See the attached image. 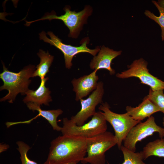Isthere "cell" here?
<instances>
[{
  "mask_svg": "<svg viewBox=\"0 0 164 164\" xmlns=\"http://www.w3.org/2000/svg\"><path fill=\"white\" fill-rule=\"evenodd\" d=\"M97 71L94 70L90 74L72 80L71 83L73 87V90L75 93L76 101L86 97L97 88L99 79L96 74Z\"/></svg>",
  "mask_w": 164,
  "mask_h": 164,
  "instance_id": "8fae6325",
  "label": "cell"
},
{
  "mask_svg": "<svg viewBox=\"0 0 164 164\" xmlns=\"http://www.w3.org/2000/svg\"><path fill=\"white\" fill-rule=\"evenodd\" d=\"M64 10L65 13L60 16H57L52 11L50 13L46 14L42 18L36 20L29 22L26 21V25L29 26L34 22L46 19L50 21L54 19H60L63 21L69 29V36L77 38L83 25L86 23L88 17L92 14V9L90 6H87L83 10L78 12L71 11L67 7H65Z\"/></svg>",
  "mask_w": 164,
  "mask_h": 164,
  "instance_id": "5b68a950",
  "label": "cell"
},
{
  "mask_svg": "<svg viewBox=\"0 0 164 164\" xmlns=\"http://www.w3.org/2000/svg\"><path fill=\"white\" fill-rule=\"evenodd\" d=\"M147 62L142 58L135 60L128 69L116 74L117 77L125 79L131 77L138 78L141 83L149 86L153 91L164 90V82L151 74L147 67Z\"/></svg>",
  "mask_w": 164,
  "mask_h": 164,
  "instance_id": "52a82bcc",
  "label": "cell"
},
{
  "mask_svg": "<svg viewBox=\"0 0 164 164\" xmlns=\"http://www.w3.org/2000/svg\"><path fill=\"white\" fill-rule=\"evenodd\" d=\"M3 70L0 74V78L3 84L0 87V89L1 91L7 90L9 92L0 99V101L8 100L9 103H12L19 93L25 95L29 89V85L31 82L29 79L32 77L35 67L30 65L19 72L15 73L8 70L3 63Z\"/></svg>",
  "mask_w": 164,
  "mask_h": 164,
  "instance_id": "7a4b0ae2",
  "label": "cell"
},
{
  "mask_svg": "<svg viewBox=\"0 0 164 164\" xmlns=\"http://www.w3.org/2000/svg\"><path fill=\"white\" fill-rule=\"evenodd\" d=\"M158 132L160 138L164 137V128L158 125L155 118L151 116L145 122H140L130 131L124 142L123 146L133 152L136 150V144L147 137Z\"/></svg>",
  "mask_w": 164,
  "mask_h": 164,
  "instance_id": "9c48e42d",
  "label": "cell"
},
{
  "mask_svg": "<svg viewBox=\"0 0 164 164\" xmlns=\"http://www.w3.org/2000/svg\"><path fill=\"white\" fill-rule=\"evenodd\" d=\"M156 2L158 6L164 11V0H159Z\"/></svg>",
  "mask_w": 164,
  "mask_h": 164,
  "instance_id": "603a6c76",
  "label": "cell"
},
{
  "mask_svg": "<svg viewBox=\"0 0 164 164\" xmlns=\"http://www.w3.org/2000/svg\"><path fill=\"white\" fill-rule=\"evenodd\" d=\"M141 152L143 160L152 156L164 158V138H160L149 142Z\"/></svg>",
  "mask_w": 164,
  "mask_h": 164,
  "instance_id": "e0dca14e",
  "label": "cell"
},
{
  "mask_svg": "<svg viewBox=\"0 0 164 164\" xmlns=\"http://www.w3.org/2000/svg\"><path fill=\"white\" fill-rule=\"evenodd\" d=\"M27 107L33 111L35 110L38 111L39 113L36 117L41 116L46 120L51 125L53 130L57 131H61L62 127L59 126L57 123V117L63 112L60 109L44 110H42L40 106L32 102L26 103Z\"/></svg>",
  "mask_w": 164,
  "mask_h": 164,
  "instance_id": "9a60e30c",
  "label": "cell"
},
{
  "mask_svg": "<svg viewBox=\"0 0 164 164\" xmlns=\"http://www.w3.org/2000/svg\"><path fill=\"white\" fill-rule=\"evenodd\" d=\"M122 51H117L103 46L97 56H94L90 64V68L97 70L100 69L108 70L111 75H114L115 70L111 66L112 60L120 55Z\"/></svg>",
  "mask_w": 164,
  "mask_h": 164,
  "instance_id": "7c38bea8",
  "label": "cell"
},
{
  "mask_svg": "<svg viewBox=\"0 0 164 164\" xmlns=\"http://www.w3.org/2000/svg\"><path fill=\"white\" fill-rule=\"evenodd\" d=\"M152 2L158 10L159 12V16H156L148 10H145L144 14L146 16L153 20L159 25L161 29L162 40L164 41V11L158 6L156 1L153 0Z\"/></svg>",
  "mask_w": 164,
  "mask_h": 164,
  "instance_id": "d6986e66",
  "label": "cell"
},
{
  "mask_svg": "<svg viewBox=\"0 0 164 164\" xmlns=\"http://www.w3.org/2000/svg\"><path fill=\"white\" fill-rule=\"evenodd\" d=\"M47 34L49 35L50 39L46 36V32L43 31L39 34L40 39L55 46L62 51L64 56L66 67L68 69L70 68L72 66V61L76 55L81 53H87L94 56L100 50L99 47L94 49L88 48L87 46L89 40L87 38L83 40L80 46H75L63 43L52 32H48Z\"/></svg>",
  "mask_w": 164,
  "mask_h": 164,
  "instance_id": "ba28073f",
  "label": "cell"
},
{
  "mask_svg": "<svg viewBox=\"0 0 164 164\" xmlns=\"http://www.w3.org/2000/svg\"><path fill=\"white\" fill-rule=\"evenodd\" d=\"M126 113L137 121H141L145 118L150 117L154 113L160 111L159 108L148 97H145L138 106L132 107L127 106Z\"/></svg>",
  "mask_w": 164,
  "mask_h": 164,
  "instance_id": "4fadbf2b",
  "label": "cell"
},
{
  "mask_svg": "<svg viewBox=\"0 0 164 164\" xmlns=\"http://www.w3.org/2000/svg\"><path fill=\"white\" fill-rule=\"evenodd\" d=\"M62 135L91 138L107 131V121L102 112H96L91 119L87 123L79 126L67 118L63 120Z\"/></svg>",
  "mask_w": 164,
  "mask_h": 164,
  "instance_id": "3957f363",
  "label": "cell"
},
{
  "mask_svg": "<svg viewBox=\"0 0 164 164\" xmlns=\"http://www.w3.org/2000/svg\"><path fill=\"white\" fill-rule=\"evenodd\" d=\"M37 55L40 58V62L36 67V70L34 72L32 77L38 76L41 79L45 77L49 72V69L53 61L54 57L50 55L48 52H46L40 50Z\"/></svg>",
  "mask_w": 164,
  "mask_h": 164,
  "instance_id": "2e32d148",
  "label": "cell"
},
{
  "mask_svg": "<svg viewBox=\"0 0 164 164\" xmlns=\"http://www.w3.org/2000/svg\"><path fill=\"white\" fill-rule=\"evenodd\" d=\"M148 98L164 114V94L163 90L153 91L150 89Z\"/></svg>",
  "mask_w": 164,
  "mask_h": 164,
  "instance_id": "ffe728a7",
  "label": "cell"
},
{
  "mask_svg": "<svg viewBox=\"0 0 164 164\" xmlns=\"http://www.w3.org/2000/svg\"><path fill=\"white\" fill-rule=\"evenodd\" d=\"M87 139L67 135L58 137L51 142L44 164H78L87 153Z\"/></svg>",
  "mask_w": 164,
  "mask_h": 164,
  "instance_id": "6da1fadb",
  "label": "cell"
},
{
  "mask_svg": "<svg viewBox=\"0 0 164 164\" xmlns=\"http://www.w3.org/2000/svg\"><path fill=\"white\" fill-rule=\"evenodd\" d=\"M109 104L107 102L102 103L98 108L104 115L107 121L112 126L115 136L117 140L118 148L120 149L122 142L131 129L141 122L134 119L126 113L119 114L111 111Z\"/></svg>",
  "mask_w": 164,
  "mask_h": 164,
  "instance_id": "8992f818",
  "label": "cell"
},
{
  "mask_svg": "<svg viewBox=\"0 0 164 164\" xmlns=\"http://www.w3.org/2000/svg\"><path fill=\"white\" fill-rule=\"evenodd\" d=\"M18 148L17 149L20 154V159L22 164H38L36 162L31 160L27 156V153L31 149L29 146L22 141L17 142Z\"/></svg>",
  "mask_w": 164,
  "mask_h": 164,
  "instance_id": "44dd1931",
  "label": "cell"
},
{
  "mask_svg": "<svg viewBox=\"0 0 164 164\" xmlns=\"http://www.w3.org/2000/svg\"><path fill=\"white\" fill-rule=\"evenodd\" d=\"M120 149L124 157V161L121 164H146L143 162L141 151L135 152L131 151L122 145Z\"/></svg>",
  "mask_w": 164,
  "mask_h": 164,
  "instance_id": "ac0fdd59",
  "label": "cell"
},
{
  "mask_svg": "<svg viewBox=\"0 0 164 164\" xmlns=\"http://www.w3.org/2000/svg\"><path fill=\"white\" fill-rule=\"evenodd\" d=\"M103 83L98 82L97 88L86 99L80 100L81 105L80 110L70 120L79 126H81L90 117L93 116L96 112L95 108L99 104L102 103V98L104 93Z\"/></svg>",
  "mask_w": 164,
  "mask_h": 164,
  "instance_id": "30bf717a",
  "label": "cell"
},
{
  "mask_svg": "<svg viewBox=\"0 0 164 164\" xmlns=\"http://www.w3.org/2000/svg\"><path fill=\"white\" fill-rule=\"evenodd\" d=\"M48 79L46 77L41 79L40 85L36 90L29 89L25 93L26 95L23 101L25 103L32 102L40 106L43 104L49 105V103L52 100L50 95L51 92L45 86V83Z\"/></svg>",
  "mask_w": 164,
  "mask_h": 164,
  "instance_id": "5bb4252c",
  "label": "cell"
},
{
  "mask_svg": "<svg viewBox=\"0 0 164 164\" xmlns=\"http://www.w3.org/2000/svg\"><path fill=\"white\" fill-rule=\"evenodd\" d=\"M113 134L108 131L87 139V155L81 162L83 164H105V152L117 144Z\"/></svg>",
  "mask_w": 164,
  "mask_h": 164,
  "instance_id": "277c9868",
  "label": "cell"
},
{
  "mask_svg": "<svg viewBox=\"0 0 164 164\" xmlns=\"http://www.w3.org/2000/svg\"><path fill=\"white\" fill-rule=\"evenodd\" d=\"M163 122H162V123H163V126L164 127V117H163Z\"/></svg>",
  "mask_w": 164,
  "mask_h": 164,
  "instance_id": "cb8c5ba5",
  "label": "cell"
},
{
  "mask_svg": "<svg viewBox=\"0 0 164 164\" xmlns=\"http://www.w3.org/2000/svg\"><path fill=\"white\" fill-rule=\"evenodd\" d=\"M0 153L6 151L9 148V145L5 144H0Z\"/></svg>",
  "mask_w": 164,
  "mask_h": 164,
  "instance_id": "7402d4cb",
  "label": "cell"
}]
</instances>
